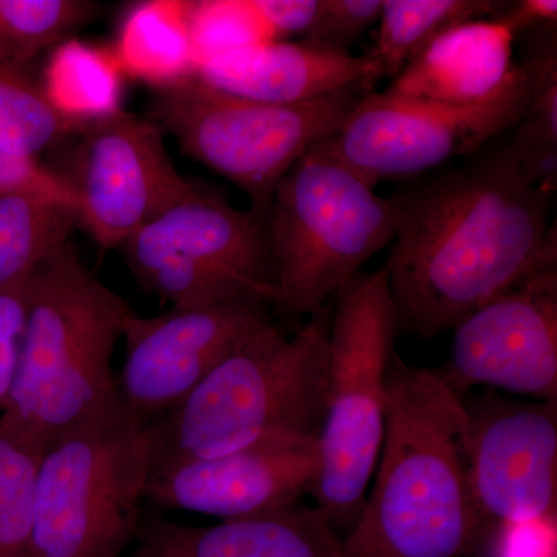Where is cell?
<instances>
[{"instance_id":"1","label":"cell","mask_w":557,"mask_h":557,"mask_svg":"<svg viewBox=\"0 0 557 557\" xmlns=\"http://www.w3.org/2000/svg\"><path fill=\"white\" fill-rule=\"evenodd\" d=\"M553 197L508 145L395 196V245L384 267L397 327L432 338L556 269Z\"/></svg>"},{"instance_id":"2","label":"cell","mask_w":557,"mask_h":557,"mask_svg":"<svg viewBox=\"0 0 557 557\" xmlns=\"http://www.w3.org/2000/svg\"><path fill=\"white\" fill-rule=\"evenodd\" d=\"M463 399L395 351L373 486L343 557H468L490 533L472 494Z\"/></svg>"},{"instance_id":"3","label":"cell","mask_w":557,"mask_h":557,"mask_svg":"<svg viewBox=\"0 0 557 557\" xmlns=\"http://www.w3.org/2000/svg\"><path fill=\"white\" fill-rule=\"evenodd\" d=\"M132 311L72 245L40 263L30 277L20 368L0 434L42 456L73 429L119 410L112 359Z\"/></svg>"},{"instance_id":"4","label":"cell","mask_w":557,"mask_h":557,"mask_svg":"<svg viewBox=\"0 0 557 557\" xmlns=\"http://www.w3.org/2000/svg\"><path fill=\"white\" fill-rule=\"evenodd\" d=\"M327 372L329 329L322 319L292 336L267 322L177 408L149 424L152 472L282 435L318 438Z\"/></svg>"},{"instance_id":"5","label":"cell","mask_w":557,"mask_h":557,"mask_svg":"<svg viewBox=\"0 0 557 557\" xmlns=\"http://www.w3.org/2000/svg\"><path fill=\"white\" fill-rule=\"evenodd\" d=\"M265 225L273 306L292 319L318 317L394 240L397 203L319 143L278 182Z\"/></svg>"},{"instance_id":"6","label":"cell","mask_w":557,"mask_h":557,"mask_svg":"<svg viewBox=\"0 0 557 557\" xmlns=\"http://www.w3.org/2000/svg\"><path fill=\"white\" fill-rule=\"evenodd\" d=\"M397 313L386 267L358 274L329 329L321 472L311 496L333 527L358 519L386 432L387 373Z\"/></svg>"},{"instance_id":"7","label":"cell","mask_w":557,"mask_h":557,"mask_svg":"<svg viewBox=\"0 0 557 557\" xmlns=\"http://www.w3.org/2000/svg\"><path fill=\"white\" fill-rule=\"evenodd\" d=\"M152 468L148 426L123 406L54 442L39 461L32 557H124Z\"/></svg>"},{"instance_id":"8","label":"cell","mask_w":557,"mask_h":557,"mask_svg":"<svg viewBox=\"0 0 557 557\" xmlns=\"http://www.w3.org/2000/svg\"><path fill=\"white\" fill-rule=\"evenodd\" d=\"M364 87L300 104H265L231 97L197 76L157 90L149 120L180 149L228 178L265 218L274 189L300 157L339 131Z\"/></svg>"},{"instance_id":"9","label":"cell","mask_w":557,"mask_h":557,"mask_svg":"<svg viewBox=\"0 0 557 557\" xmlns=\"http://www.w3.org/2000/svg\"><path fill=\"white\" fill-rule=\"evenodd\" d=\"M116 249L139 287L172 307L276 299L265 218L199 185Z\"/></svg>"},{"instance_id":"10","label":"cell","mask_w":557,"mask_h":557,"mask_svg":"<svg viewBox=\"0 0 557 557\" xmlns=\"http://www.w3.org/2000/svg\"><path fill=\"white\" fill-rule=\"evenodd\" d=\"M528 78L516 64L494 97L474 104H445L397 95L369 94L322 146L375 186L381 180L420 175L468 156L525 115Z\"/></svg>"},{"instance_id":"11","label":"cell","mask_w":557,"mask_h":557,"mask_svg":"<svg viewBox=\"0 0 557 557\" xmlns=\"http://www.w3.org/2000/svg\"><path fill=\"white\" fill-rule=\"evenodd\" d=\"M78 135L60 177L75 197L78 225L101 248H119L196 188L149 119L120 110Z\"/></svg>"},{"instance_id":"12","label":"cell","mask_w":557,"mask_h":557,"mask_svg":"<svg viewBox=\"0 0 557 557\" xmlns=\"http://www.w3.org/2000/svg\"><path fill=\"white\" fill-rule=\"evenodd\" d=\"M270 304L237 298L199 307H171L153 317L132 311L124 324L121 405L141 426L189 397L256 330L270 322Z\"/></svg>"},{"instance_id":"13","label":"cell","mask_w":557,"mask_h":557,"mask_svg":"<svg viewBox=\"0 0 557 557\" xmlns=\"http://www.w3.org/2000/svg\"><path fill=\"white\" fill-rule=\"evenodd\" d=\"M453 330L449 359L435 372L458 397L493 387L556 403L557 269L528 278Z\"/></svg>"},{"instance_id":"14","label":"cell","mask_w":557,"mask_h":557,"mask_svg":"<svg viewBox=\"0 0 557 557\" xmlns=\"http://www.w3.org/2000/svg\"><path fill=\"white\" fill-rule=\"evenodd\" d=\"M463 403L469 480L487 525L552 518L557 494L556 403L515 401L497 394Z\"/></svg>"},{"instance_id":"15","label":"cell","mask_w":557,"mask_h":557,"mask_svg":"<svg viewBox=\"0 0 557 557\" xmlns=\"http://www.w3.org/2000/svg\"><path fill=\"white\" fill-rule=\"evenodd\" d=\"M321 472L317 437L282 435L225 456L188 461L150 474L146 502L160 511L219 520L255 518L299 504Z\"/></svg>"},{"instance_id":"16","label":"cell","mask_w":557,"mask_h":557,"mask_svg":"<svg viewBox=\"0 0 557 557\" xmlns=\"http://www.w3.org/2000/svg\"><path fill=\"white\" fill-rule=\"evenodd\" d=\"M196 76L231 97L289 106L351 87L368 89L381 72L370 53L355 57L309 40H262L201 62Z\"/></svg>"},{"instance_id":"17","label":"cell","mask_w":557,"mask_h":557,"mask_svg":"<svg viewBox=\"0 0 557 557\" xmlns=\"http://www.w3.org/2000/svg\"><path fill=\"white\" fill-rule=\"evenodd\" d=\"M124 557H343V541L321 508L299 502L209 527L145 515Z\"/></svg>"},{"instance_id":"18","label":"cell","mask_w":557,"mask_h":557,"mask_svg":"<svg viewBox=\"0 0 557 557\" xmlns=\"http://www.w3.org/2000/svg\"><path fill=\"white\" fill-rule=\"evenodd\" d=\"M515 39L497 16L461 22L432 39L386 91L445 104L485 101L502 89L516 67Z\"/></svg>"},{"instance_id":"19","label":"cell","mask_w":557,"mask_h":557,"mask_svg":"<svg viewBox=\"0 0 557 557\" xmlns=\"http://www.w3.org/2000/svg\"><path fill=\"white\" fill-rule=\"evenodd\" d=\"M188 10L189 2L152 0L127 11L112 49L124 76L156 90L196 76L199 62L190 39Z\"/></svg>"},{"instance_id":"20","label":"cell","mask_w":557,"mask_h":557,"mask_svg":"<svg viewBox=\"0 0 557 557\" xmlns=\"http://www.w3.org/2000/svg\"><path fill=\"white\" fill-rule=\"evenodd\" d=\"M39 81L51 108L76 134L123 110L124 73L108 47L64 40L54 47Z\"/></svg>"},{"instance_id":"21","label":"cell","mask_w":557,"mask_h":557,"mask_svg":"<svg viewBox=\"0 0 557 557\" xmlns=\"http://www.w3.org/2000/svg\"><path fill=\"white\" fill-rule=\"evenodd\" d=\"M76 209L46 194H0V289L30 276L69 244Z\"/></svg>"},{"instance_id":"22","label":"cell","mask_w":557,"mask_h":557,"mask_svg":"<svg viewBox=\"0 0 557 557\" xmlns=\"http://www.w3.org/2000/svg\"><path fill=\"white\" fill-rule=\"evenodd\" d=\"M498 10L500 3L487 0H383L379 38L370 57L381 76H397L440 33Z\"/></svg>"},{"instance_id":"23","label":"cell","mask_w":557,"mask_h":557,"mask_svg":"<svg viewBox=\"0 0 557 557\" xmlns=\"http://www.w3.org/2000/svg\"><path fill=\"white\" fill-rule=\"evenodd\" d=\"M528 78L525 115L516 126L509 148L528 177L541 188L557 186V53L555 42L536 47L523 62Z\"/></svg>"},{"instance_id":"24","label":"cell","mask_w":557,"mask_h":557,"mask_svg":"<svg viewBox=\"0 0 557 557\" xmlns=\"http://www.w3.org/2000/svg\"><path fill=\"white\" fill-rule=\"evenodd\" d=\"M75 129L51 108L24 65L0 62V148L35 159Z\"/></svg>"},{"instance_id":"25","label":"cell","mask_w":557,"mask_h":557,"mask_svg":"<svg viewBox=\"0 0 557 557\" xmlns=\"http://www.w3.org/2000/svg\"><path fill=\"white\" fill-rule=\"evenodd\" d=\"M97 3L86 0H0V62L24 65L54 49L89 22Z\"/></svg>"},{"instance_id":"26","label":"cell","mask_w":557,"mask_h":557,"mask_svg":"<svg viewBox=\"0 0 557 557\" xmlns=\"http://www.w3.org/2000/svg\"><path fill=\"white\" fill-rule=\"evenodd\" d=\"M40 457L0 434V557H32Z\"/></svg>"},{"instance_id":"27","label":"cell","mask_w":557,"mask_h":557,"mask_svg":"<svg viewBox=\"0 0 557 557\" xmlns=\"http://www.w3.org/2000/svg\"><path fill=\"white\" fill-rule=\"evenodd\" d=\"M188 20L199 65L219 54L274 40L252 0L189 2Z\"/></svg>"},{"instance_id":"28","label":"cell","mask_w":557,"mask_h":557,"mask_svg":"<svg viewBox=\"0 0 557 557\" xmlns=\"http://www.w3.org/2000/svg\"><path fill=\"white\" fill-rule=\"evenodd\" d=\"M383 0H322L321 13L304 40L347 50L354 40L380 21Z\"/></svg>"},{"instance_id":"29","label":"cell","mask_w":557,"mask_h":557,"mask_svg":"<svg viewBox=\"0 0 557 557\" xmlns=\"http://www.w3.org/2000/svg\"><path fill=\"white\" fill-rule=\"evenodd\" d=\"M30 277L32 274L13 287L0 289V412L9 405L20 368Z\"/></svg>"},{"instance_id":"30","label":"cell","mask_w":557,"mask_h":557,"mask_svg":"<svg viewBox=\"0 0 557 557\" xmlns=\"http://www.w3.org/2000/svg\"><path fill=\"white\" fill-rule=\"evenodd\" d=\"M14 190L46 194L76 209L72 190L57 171L44 168L38 160L0 148V194Z\"/></svg>"},{"instance_id":"31","label":"cell","mask_w":557,"mask_h":557,"mask_svg":"<svg viewBox=\"0 0 557 557\" xmlns=\"http://www.w3.org/2000/svg\"><path fill=\"white\" fill-rule=\"evenodd\" d=\"M274 40L309 36L317 24L322 0H252Z\"/></svg>"},{"instance_id":"32","label":"cell","mask_w":557,"mask_h":557,"mask_svg":"<svg viewBox=\"0 0 557 557\" xmlns=\"http://www.w3.org/2000/svg\"><path fill=\"white\" fill-rule=\"evenodd\" d=\"M516 36L536 25H555L557 20L556 0H522L498 14Z\"/></svg>"}]
</instances>
